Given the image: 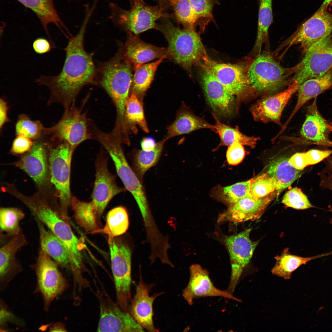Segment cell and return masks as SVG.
<instances>
[{"label":"cell","instance_id":"obj_43","mask_svg":"<svg viewBox=\"0 0 332 332\" xmlns=\"http://www.w3.org/2000/svg\"><path fill=\"white\" fill-rule=\"evenodd\" d=\"M253 178L223 188L222 195L227 201L233 204L250 193Z\"/></svg>","mask_w":332,"mask_h":332},{"label":"cell","instance_id":"obj_4","mask_svg":"<svg viewBox=\"0 0 332 332\" xmlns=\"http://www.w3.org/2000/svg\"><path fill=\"white\" fill-rule=\"evenodd\" d=\"M56 141L57 144L50 149L49 152L51 181L59 198L60 215L68 221V209L72 198L70 186L71 162L75 149L66 142Z\"/></svg>","mask_w":332,"mask_h":332},{"label":"cell","instance_id":"obj_19","mask_svg":"<svg viewBox=\"0 0 332 332\" xmlns=\"http://www.w3.org/2000/svg\"><path fill=\"white\" fill-rule=\"evenodd\" d=\"M43 136L35 140L31 149L14 164L39 185L45 182L48 173V144L43 140Z\"/></svg>","mask_w":332,"mask_h":332},{"label":"cell","instance_id":"obj_50","mask_svg":"<svg viewBox=\"0 0 332 332\" xmlns=\"http://www.w3.org/2000/svg\"><path fill=\"white\" fill-rule=\"evenodd\" d=\"M32 46L34 51L38 54L47 53L51 50V45L49 42L43 38L36 39L33 42Z\"/></svg>","mask_w":332,"mask_h":332},{"label":"cell","instance_id":"obj_32","mask_svg":"<svg viewBox=\"0 0 332 332\" xmlns=\"http://www.w3.org/2000/svg\"><path fill=\"white\" fill-rule=\"evenodd\" d=\"M288 250V248L285 249L280 255L275 257V264L271 270L273 275L285 279H290L292 272L302 265L311 260L332 254L331 252L313 257H303L291 255Z\"/></svg>","mask_w":332,"mask_h":332},{"label":"cell","instance_id":"obj_3","mask_svg":"<svg viewBox=\"0 0 332 332\" xmlns=\"http://www.w3.org/2000/svg\"><path fill=\"white\" fill-rule=\"evenodd\" d=\"M156 29L168 42L167 58L185 69H190L207 56L201 38L194 28L180 29L167 22L157 26Z\"/></svg>","mask_w":332,"mask_h":332},{"label":"cell","instance_id":"obj_58","mask_svg":"<svg viewBox=\"0 0 332 332\" xmlns=\"http://www.w3.org/2000/svg\"><path fill=\"white\" fill-rule=\"evenodd\" d=\"M326 126L330 132H332V123L327 122Z\"/></svg>","mask_w":332,"mask_h":332},{"label":"cell","instance_id":"obj_37","mask_svg":"<svg viewBox=\"0 0 332 332\" xmlns=\"http://www.w3.org/2000/svg\"><path fill=\"white\" fill-rule=\"evenodd\" d=\"M125 117L129 132L132 131L135 132V126L137 125L146 133L149 132L144 117L142 103L133 93H131L127 101Z\"/></svg>","mask_w":332,"mask_h":332},{"label":"cell","instance_id":"obj_29","mask_svg":"<svg viewBox=\"0 0 332 332\" xmlns=\"http://www.w3.org/2000/svg\"><path fill=\"white\" fill-rule=\"evenodd\" d=\"M267 173L274 180L276 190L280 192L299 178L302 170L294 168L290 163L289 158L280 157L270 163Z\"/></svg>","mask_w":332,"mask_h":332},{"label":"cell","instance_id":"obj_34","mask_svg":"<svg viewBox=\"0 0 332 332\" xmlns=\"http://www.w3.org/2000/svg\"><path fill=\"white\" fill-rule=\"evenodd\" d=\"M71 205L74 217L78 224L86 231L93 234L99 229L100 221L92 202H85L72 197Z\"/></svg>","mask_w":332,"mask_h":332},{"label":"cell","instance_id":"obj_16","mask_svg":"<svg viewBox=\"0 0 332 332\" xmlns=\"http://www.w3.org/2000/svg\"><path fill=\"white\" fill-rule=\"evenodd\" d=\"M190 277L182 295L189 305H192L195 298L205 297L219 296L237 302L241 300L234 296L227 290H219L211 281L208 271L200 265L194 264L190 267Z\"/></svg>","mask_w":332,"mask_h":332},{"label":"cell","instance_id":"obj_36","mask_svg":"<svg viewBox=\"0 0 332 332\" xmlns=\"http://www.w3.org/2000/svg\"><path fill=\"white\" fill-rule=\"evenodd\" d=\"M212 115L215 120L214 125V132L219 136L220 145L229 146L234 142L239 143L242 145L254 147L259 138L249 136L242 133L237 126L232 127L221 122L214 113Z\"/></svg>","mask_w":332,"mask_h":332},{"label":"cell","instance_id":"obj_9","mask_svg":"<svg viewBox=\"0 0 332 332\" xmlns=\"http://www.w3.org/2000/svg\"><path fill=\"white\" fill-rule=\"evenodd\" d=\"M331 68L332 34L305 53L302 60L295 67L294 80L299 86L308 80L322 76Z\"/></svg>","mask_w":332,"mask_h":332},{"label":"cell","instance_id":"obj_59","mask_svg":"<svg viewBox=\"0 0 332 332\" xmlns=\"http://www.w3.org/2000/svg\"><path fill=\"white\" fill-rule=\"evenodd\" d=\"M140 0V1H143V0Z\"/></svg>","mask_w":332,"mask_h":332},{"label":"cell","instance_id":"obj_41","mask_svg":"<svg viewBox=\"0 0 332 332\" xmlns=\"http://www.w3.org/2000/svg\"><path fill=\"white\" fill-rule=\"evenodd\" d=\"M173 8L177 20L185 28H193L198 18L192 8L190 0H168Z\"/></svg>","mask_w":332,"mask_h":332},{"label":"cell","instance_id":"obj_11","mask_svg":"<svg viewBox=\"0 0 332 332\" xmlns=\"http://www.w3.org/2000/svg\"><path fill=\"white\" fill-rule=\"evenodd\" d=\"M104 152H100L96 160L95 179L91 196V201L100 220L111 199L126 190L117 184L115 177L108 169L107 158Z\"/></svg>","mask_w":332,"mask_h":332},{"label":"cell","instance_id":"obj_22","mask_svg":"<svg viewBox=\"0 0 332 332\" xmlns=\"http://www.w3.org/2000/svg\"><path fill=\"white\" fill-rule=\"evenodd\" d=\"M317 97L307 108L306 119L300 130L305 143L332 147L328 137L330 132L327 121L322 116L317 106Z\"/></svg>","mask_w":332,"mask_h":332},{"label":"cell","instance_id":"obj_1","mask_svg":"<svg viewBox=\"0 0 332 332\" xmlns=\"http://www.w3.org/2000/svg\"><path fill=\"white\" fill-rule=\"evenodd\" d=\"M88 19L79 32L71 38L65 48V60L61 71L57 76L41 75L35 81L46 87L50 95L48 105L59 104L64 109L74 105L82 88L94 82L96 69L92 56L84 46V39Z\"/></svg>","mask_w":332,"mask_h":332},{"label":"cell","instance_id":"obj_60","mask_svg":"<svg viewBox=\"0 0 332 332\" xmlns=\"http://www.w3.org/2000/svg\"></svg>","mask_w":332,"mask_h":332},{"label":"cell","instance_id":"obj_40","mask_svg":"<svg viewBox=\"0 0 332 332\" xmlns=\"http://www.w3.org/2000/svg\"><path fill=\"white\" fill-rule=\"evenodd\" d=\"M44 127L38 120H32L26 114L20 115L15 125L16 136L22 135L32 140L40 138L43 134Z\"/></svg>","mask_w":332,"mask_h":332},{"label":"cell","instance_id":"obj_17","mask_svg":"<svg viewBox=\"0 0 332 332\" xmlns=\"http://www.w3.org/2000/svg\"><path fill=\"white\" fill-rule=\"evenodd\" d=\"M299 86L294 80L284 91L274 95L265 97L251 106L250 111L254 119L264 123L273 122L281 125L283 111L293 93Z\"/></svg>","mask_w":332,"mask_h":332},{"label":"cell","instance_id":"obj_7","mask_svg":"<svg viewBox=\"0 0 332 332\" xmlns=\"http://www.w3.org/2000/svg\"><path fill=\"white\" fill-rule=\"evenodd\" d=\"M58 264L40 248L34 269L36 286L34 293H40L45 311L49 310L53 301L68 287L67 281L59 270Z\"/></svg>","mask_w":332,"mask_h":332},{"label":"cell","instance_id":"obj_23","mask_svg":"<svg viewBox=\"0 0 332 332\" xmlns=\"http://www.w3.org/2000/svg\"><path fill=\"white\" fill-rule=\"evenodd\" d=\"M124 55L132 65L133 69L145 63L164 57L167 58L168 49L146 43L137 35L130 33L125 46Z\"/></svg>","mask_w":332,"mask_h":332},{"label":"cell","instance_id":"obj_6","mask_svg":"<svg viewBox=\"0 0 332 332\" xmlns=\"http://www.w3.org/2000/svg\"><path fill=\"white\" fill-rule=\"evenodd\" d=\"M43 134L49 136L52 141L66 142L75 149L84 141L92 139L86 113L75 104L64 109L61 118L55 124L45 127Z\"/></svg>","mask_w":332,"mask_h":332},{"label":"cell","instance_id":"obj_2","mask_svg":"<svg viewBox=\"0 0 332 332\" xmlns=\"http://www.w3.org/2000/svg\"><path fill=\"white\" fill-rule=\"evenodd\" d=\"M131 63L124 56L123 47L112 59L104 63L101 70L99 84L112 100L116 110V120H125V107L132 82Z\"/></svg>","mask_w":332,"mask_h":332},{"label":"cell","instance_id":"obj_56","mask_svg":"<svg viewBox=\"0 0 332 332\" xmlns=\"http://www.w3.org/2000/svg\"><path fill=\"white\" fill-rule=\"evenodd\" d=\"M326 166L323 171V173L327 174L329 176L332 177V154L326 159Z\"/></svg>","mask_w":332,"mask_h":332},{"label":"cell","instance_id":"obj_20","mask_svg":"<svg viewBox=\"0 0 332 332\" xmlns=\"http://www.w3.org/2000/svg\"><path fill=\"white\" fill-rule=\"evenodd\" d=\"M27 243L25 235L21 233L15 236L0 249V290L3 291L10 282L20 273L22 267L18 261V251Z\"/></svg>","mask_w":332,"mask_h":332},{"label":"cell","instance_id":"obj_14","mask_svg":"<svg viewBox=\"0 0 332 332\" xmlns=\"http://www.w3.org/2000/svg\"><path fill=\"white\" fill-rule=\"evenodd\" d=\"M130 313L108 299L100 300L98 332H143Z\"/></svg>","mask_w":332,"mask_h":332},{"label":"cell","instance_id":"obj_42","mask_svg":"<svg viewBox=\"0 0 332 332\" xmlns=\"http://www.w3.org/2000/svg\"><path fill=\"white\" fill-rule=\"evenodd\" d=\"M276 190L274 181L267 173L253 178L250 193L258 198L266 197Z\"/></svg>","mask_w":332,"mask_h":332},{"label":"cell","instance_id":"obj_38","mask_svg":"<svg viewBox=\"0 0 332 332\" xmlns=\"http://www.w3.org/2000/svg\"><path fill=\"white\" fill-rule=\"evenodd\" d=\"M259 4L258 26L254 46L256 53L260 54L262 45L267 38L268 30L273 22L272 0H257Z\"/></svg>","mask_w":332,"mask_h":332},{"label":"cell","instance_id":"obj_52","mask_svg":"<svg viewBox=\"0 0 332 332\" xmlns=\"http://www.w3.org/2000/svg\"><path fill=\"white\" fill-rule=\"evenodd\" d=\"M8 106L7 102L3 98L0 100V129L2 131L6 123L9 121L8 113Z\"/></svg>","mask_w":332,"mask_h":332},{"label":"cell","instance_id":"obj_48","mask_svg":"<svg viewBox=\"0 0 332 332\" xmlns=\"http://www.w3.org/2000/svg\"><path fill=\"white\" fill-rule=\"evenodd\" d=\"M34 144V142L30 138L22 135L16 136L13 142L10 152L17 154L27 152L31 149Z\"/></svg>","mask_w":332,"mask_h":332},{"label":"cell","instance_id":"obj_30","mask_svg":"<svg viewBox=\"0 0 332 332\" xmlns=\"http://www.w3.org/2000/svg\"><path fill=\"white\" fill-rule=\"evenodd\" d=\"M168 140L165 138L156 143L154 148L151 151H145L142 150L135 149L130 154L132 168L142 183L146 172L158 162L164 144Z\"/></svg>","mask_w":332,"mask_h":332},{"label":"cell","instance_id":"obj_33","mask_svg":"<svg viewBox=\"0 0 332 332\" xmlns=\"http://www.w3.org/2000/svg\"><path fill=\"white\" fill-rule=\"evenodd\" d=\"M166 57H161L155 62L144 64L134 69L131 89L141 101L146 92L149 88L159 65Z\"/></svg>","mask_w":332,"mask_h":332},{"label":"cell","instance_id":"obj_47","mask_svg":"<svg viewBox=\"0 0 332 332\" xmlns=\"http://www.w3.org/2000/svg\"><path fill=\"white\" fill-rule=\"evenodd\" d=\"M195 13L198 19L212 17V4L211 0H190Z\"/></svg>","mask_w":332,"mask_h":332},{"label":"cell","instance_id":"obj_21","mask_svg":"<svg viewBox=\"0 0 332 332\" xmlns=\"http://www.w3.org/2000/svg\"><path fill=\"white\" fill-rule=\"evenodd\" d=\"M271 194L258 198L250 193L232 204L228 210L219 219V222L228 221L237 223L259 219L272 199Z\"/></svg>","mask_w":332,"mask_h":332},{"label":"cell","instance_id":"obj_49","mask_svg":"<svg viewBox=\"0 0 332 332\" xmlns=\"http://www.w3.org/2000/svg\"><path fill=\"white\" fill-rule=\"evenodd\" d=\"M305 153L308 165H310L317 164L327 158L332 154V150L312 149Z\"/></svg>","mask_w":332,"mask_h":332},{"label":"cell","instance_id":"obj_55","mask_svg":"<svg viewBox=\"0 0 332 332\" xmlns=\"http://www.w3.org/2000/svg\"><path fill=\"white\" fill-rule=\"evenodd\" d=\"M50 332H65L66 329L63 323L60 322H56L50 325L49 327Z\"/></svg>","mask_w":332,"mask_h":332},{"label":"cell","instance_id":"obj_31","mask_svg":"<svg viewBox=\"0 0 332 332\" xmlns=\"http://www.w3.org/2000/svg\"><path fill=\"white\" fill-rule=\"evenodd\" d=\"M26 7L33 10L40 20L48 36L50 42L53 43L50 37L47 29L49 24H54L61 31L65 27L55 9L53 0H17Z\"/></svg>","mask_w":332,"mask_h":332},{"label":"cell","instance_id":"obj_46","mask_svg":"<svg viewBox=\"0 0 332 332\" xmlns=\"http://www.w3.org/2000/svg\"><path fill=\"white\" fill-rule=\"evenodd\" d=\"M245 152L243 145L238 142H234L228 146L226 153V157L228 164L236 165L243 159Z\"/></svg>","mask_w":332,"mask_h":332},{"label":"cell","instance_id":"obj_57","mask_svg":"<svg viewBox=\"0 0 332 332\" xmlns=\"http://www.w3.org/2000/svg\"><path fill=\"white\" fill-rule=\"evenodd\" d=\"M332 2V0H324L322 5L318 10L322 11L325 10L328 6Z\"/></svg>","mask_w":332,"mask_h":332},{"label":"cell","instance_id":"obj_10","mask_svg":"<svg viewBox=\"0 0 332 332\" xmlns=\"http://www.w3.org/2000/svg\"><path fill=\"white\" fill-rule=\"evenodd\" d=\"M201 67L208 69L230 92L239 102L249 95L250 86L242 67L237 64L221 63L207 56L200 62Z\"/></svg>","mask_w":332,"mask_h":332},{"label":"cell","instance_id":"obj_24","mask_svg":"<svg viewBox=\"0 0 332 332\" xmlns=\"http://www.w3.org/2000/svg\"><path fill=\"white\" fill-rule=\"evenodd\" d=\"M113 161L117 173L126 190L132 195L141 211L149 208L145 189L142 183L129 165L124 154L115 156Z\"/></svg>","mask_w":332,"mask_h":332},{"label":"cell","instance_id":"obj_53","mask_svg":"<svg viewBox=\"0 0 332 332\" xmlns=\"http://www.w3.org/2000/svg\"><path fill=\"white\" fill-rule=\"evenodd\" d=\"M156 144L153 138L147 137L142 139L140 144L142 150L145 151H149L154 148Z\"/></svg>","mask_w":332,"mask_h":332},{"label":"cell","instance_id":"obj_15","mask_svg":"<svg viewBox=\"0 0 332 332\" xmlns=\"http://www.w3.org/2000/svg\"><path fill=\"white\" fill-rule=\"evenodd\" d=\"M165 8L160 5L150 6L143 1L135 0L132 8L120 15V22L130 33L137 34L147 30L156 29V21L167 16Z\"/></svg>","mask_w":332,"mask_h":332},{"label":"cell","instance_id":"obj_54","mask_svg":"<svg viewBox=\"0 0 332 332\" xmlns=\"http://www.w3.org/2000/svg\"><path fill=\"white\" fill-rule=\"evenodd\" d=\"M321 181L320 187L327 189L332 192V177L326 176L323 173H320Z\"/></svg>","mask_w":332,"mask_h":332},{"label":"cell","instance_id":"obj_27","mask_svg":"<svg viewBox=\"0 0 332 332\" xmlns=\"http://www.w3.org/2000/svg\"><path fill=\"white\" fill-rule=\"evenodd\" d=\"M202 128L210 129L214 131V125L196 116L184 106L178 111L174 122L167 127V135L165 138L168 140Z\"/></svg>","mask_w":332,"mask_h":332},{"label":"cell","instance_id":"obj_18","mask_svg":"<svg viewBox=\"0 0 332 332\" xmlns=\"http://www.w3.org/2000/svg\"><path fill=\"white\" fill-rule=\"evenodd\" d=\"M154 285V283L148 284L144 283L140 272L136 294L129 310L135 320L144 329L150 332L158 331L153 321V304L155 299L164 293H156L149 295V292Z\"/></svg>","mask_w":332,"mask_h":332},{"label":"cell","instance_id":"obj_44","mask_svg":"<svg viewBox=\"0 0 332 332\" xmlns=\"http://www.w3.org/2000/svg\"><path fill=\"white\" fill-rule=\"evenodd\" d=\"M282 203L287 207L296 209L303 210L313 207L307 196L297 187L288 191L283 196Z\"/></svg>","mask_w":332,"mask_h":332},{"label":"cell","instance_id":"obj_45","mask_svg":"<svg viewBox=\"0 0 332 332\" xmlns=\"http://www.w3.org/2000/svg\"><path fill=\"white\" fill-rule=\"evenodd\" d=\"M0 327L7 323L14 324L21 327L25 326L24 321L15 315L8 307L5 302L1 298L0 301Z\"/></svg>","mask_w":332,"mask_h":332},{"label":"cell","instance_id":"obj_25","mask_svg":"<svg viewBox=\"0 0 332 332\" xmlns=\"http://www.w3.org/2000/svg\"><path fill=\"white\" fill-rule=\"evenodd\" d=\"M251 229L249 228L235 235L226 237L225 242L229 254L231 265L243 268L249 263L258 241L250 239Z\"/></svg>","mask_w":332,"mask_h":332},{"label":"cell","instance_id":"obj_28","mask_svg":"<svg viewBox=\"0 0 332 332\" xmlns=\"http://www.w3.org/2000/svg\"><path fill=\"white\" fill-rule=\"evenodd\" d=\"M332 87V68L322 76L308 80L298 88V99L294 109L287 122L289 123L294 115L307 101Z\"/></svg>","mask_w":332,"mask_h":332},{"label":"cell","instance_id":"obj_51","mask_svg":"<svg viewBox=\"0 0 332 332\" xmlns=\"http://www.w3.org/2000/svg\"><path fill=\"white\" fill-rule=\"evenodd\" d=\"M289 161L296 169L302 170L308 166L305 152L296 153L289 158Z\"/></svg>","mask_w":332,"mask_h":332},{"label":"cell","instance_id":"obj_39","mask_svg":"<svg viewBox=\"0 0 332 332\" xmlns=\"http://www.w3.org/2000/svg\"><path fill=\"white\" fill-rule=\"evenodd\" d=\"M25 216L24 212L17 208H1L0 209L1 234L12 238L22 233L20 222Z\"/></svg>","mask_w":332,"mask_h":332},{"label":"cell","instance_id":"obj_26","mask_svg":"<svg viewBox=\"0 0 332 332\" xmlns=\"http://www.w3.org/2000/svg\"><path fill=\"white\" fill-rule=\"evenodd\" d=\"M38 227L40 248L52 258L59 266L70 267L69 257L63 243L39 220L34 218Z\"/></svg>","mask_w":332,"mask_h":332},{"label":"cell","instance_id":"obj_12","mask_svg":"<svg viewBox=\"0 0 332 332\" xmlns=\"http://www.w3.org/2000/svg\"><path fill=\"white\" fill-rule=\"evenodd\" d=\"M332 34V14L326 10L317 11L303 22L290 37L288 46L300 44L305 53Z\"/></svg>","mask_w":332,"mask_h":332},{"label":"cell","instance_id":"obj_35","mask_svg":"<svg viewBox=\"0 0 332 332\" xmlns=\"http://www.w3.org/2000/svg\"><path fill=\"white\" fill-rule=\"evenodd\" d=\"M129 225L128 216L126 209L123 207H117L108 212L104 227L96 230L93 234L104 233L108 235L109 237H116L125 233Z\"/></svg>","mask_w":332,"mask_h":332},{"label":"cell","instance_id":"obj_8","mask_svg":"<svg viewBox=\"0 0 332 332\" xmlns=\"http://www.w3.org/2000/svg\"><path fill=\"white\" fill-rule=\"evenodd\" d=\"M289 71L271 55L263 53L258 55L246 74L252 88L259 92H272L283 85Z\"/></svg>","mask_w":332,"mask_h":332},{"label":"cell","instance_id":"obj_13","mask_svg":"<svg viewBox=\"0 0 332 332\" xmlns=\"http://www.w3.org/2000/svg\"><path fill=\"white\" fill-rule=\"evenodd\" d=\"M202 67V86L213 113L221 117H231L235 108L234 96L208 69Z\"/></svg>","mask_w":332,"mask_h":332},{"label":"cell","instance_id":"obj_5","mask_svg":"<svg viewBox=\"0 0 332 332\" xmlns=\"http://www.w3.org/2000/svg\"><path fill=\"white\" fill-rule=\"evenodd\" d=\"M108 244L117 304L128 312L132 298L131 251L116 237H109Z\"/></svg>","mask_w":332,"mask_h":332}]
</instances>
